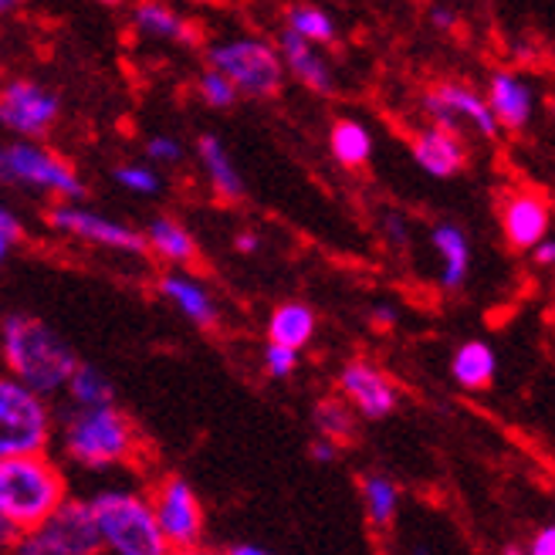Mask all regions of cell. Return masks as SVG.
<instances>
[{
    "label": "cell",
    "instance_id": "6da1fadb",
    "mask_svg": "<svg viewBox=\"0 0 555 555\" xmlns=\"http://www.w3.org/2000/svg\"><path fill=\"white\" fill-rule=\"evenodd\" d=\"M54 443H59L62 464L86 475H113L132 467L143 454L139 427L119 403L68 406L62 424L54 427Z\"/></svg>",
    "mask_w": 555,
    "mask_h": 555
},
{
    "label": "cell",
    "instance_id": "7a4b0ae2",
    "mask_svg": "<svg viewBox=\"0 0 555 555\" xmlns=\"http://www.w3.org/2000/svg\"><path fill=\"white\" fill-rule=\"evenodd\" d=\"M75 366V349L44 319L31 312L0 315V370L4 373L51 400L65 393Z\"/></svg>",
    "mask_w": 555,
    "mask_h": 555
},
{
    "label": "cell",
    "instance_id": "3957f363",
    "mask_svg": "<svg viewBox=\"0 0 555 555\" xmlns=\"http://www.w3.org/2000/svg\"><path fill=\"white\" fill-rule=\"evenodd\" d=\"M72 498L65 464L48 451L0 461V518L11 532H31Z\"/></svg>",
    "mask_w": 555,
    "mask_h": 555
},
{
    "label": "cell",
    "instance_id": "277c9868",
    "mask_svg": "<svg viewBox=\"0 0 555 555\" xmlns=\"http://www.w3.org/2000/svg\"><path fill=\"white\" fill-rule=\"evenodd\" d=\"M102 555H170L150 491L132 485H102L89 498Z\"/></svg>",
    "mask_w": 555,
    "mask_h": 555
},
{
    "label": "cell",
    "instance_id": "5b68a950",
    "mask_svg": "<svg viewBox=\"0 0 555 555\" xmlns=\"http://www.w3.org/2000/svg\"><path fill=\"white\" fill-rule=\"evenodd\" d=\"M0 190H24L51 201H86V177L41 139H0Z\"/></svg>",
    "mask_w": 555,
    "mask_h": 555
},
{
    "label": "cell",
    "instance_id": "8992f818",
    "mask_svg": "<svg viewBox=\"0 0 555 555\" xmlns=\"http://www.w3.org/2000/svg\"><path fill=\"white\" fill-rule=\"evenodd\" d=\"M204 65L224 75L241 99L268 102L285 89V65L278 44L261 35H231L204 48Z\"/></svg>",
    "mask_w": 555,
    "mask_h": 555
},
{
    "label": "cell",
    "instance_id": "52a82bcc",
    "mask_svg": "<svg viewBox=\"0 0 555 555\" xmlns=\"http://www.w3.org/2000/svg\"><path fill=\"white\" fill-rule=\"evenodd\" d=\"M54 427L51 400L0 370V461L51 451Z\"/></svg>",
    "mask_w": 555,
    "mask_h": 555
},
{
    "label": "cell",
    "instance_id": "ba28073f",
    "mask_svg": "<svg viewBox=\"0 0 555 555\" xmlns=\"http://www.w3.org/2000/svg\"><path fill=\"white\" fill-rule=\"evenodd\" d=\"M44 220L54 234L68 237L72 244H86V247H95V251L122 255V258L146 255L143 231L99 207H89L86 201H54Z\"/></svg>",
    "mask_w": 555,
    "mask_h": 555
},
{
    "label": "cell",
    "instance_id": "9c48e42d",
    "mask_svg": "<svg viewBox=\"0 0 555 555\" xmlns=\"http://www.w3.org/2000/svg\"><path fill=\"white\" fill-rule=\"evenodd\" d=\"M62 122V95L38 78L0 81V132L14 139H48Z\"/></svg>",
    "mask_w": 555,
    "mask_h": 555
},
{
    "label": "cell",
    "instance_id": "30bf717a",
    "mask_svg": "<svg viewBox=\"0 0 555 555\" xmlns=\"http://www.w3.org/2000/svg\"><path fill=\"white\" fill-rule=\"evenodd\" d=\"M150 502H153L156 525H159L166 545H170V552L204 545V532H207L204 498L186 478L163 475L156 481V488L150 491Z\"/></svg>",
    "mask_w": 555,
    "mask_h": 555
},
{
    "label": "cell",
    "instance_id": "8fae6325",
    "mask_svg": "<svg viewBox=\"0 0 555 555\" xmlns=\"http://www.w3.org/2000/svg\"><path fill=\"white\" fill-rule=\"evenodd\" d=\"M424 105V116L430 126H440L448 132H475L488 143H494L498 135H502V126H498L494 113L488 108V99L485 92L464 86V81H437L430 86L421 99Z\"/></svg>",
    "mask_w": 555,
    "mask_h": 555
},
{
    "label": "cell",
    "instance_id": "7c38bea8",
    "mask_svg": "<svg viewBox=\"0 0 555 555\" xmlns=\"http://www.w3.org/2000/svg\"><path fill=\"white\" fill-rule=\"evenodd\" d=\"M336 393L356 410V416H363V421H386L400 403L397 383L383 366H376L373 359H349V363H343L336 376Z\"/></svg>",
    "mask_w": 555,
    "mask_h": 555
},
{
    "label": "cell",
    "instance_id": "4fadbf2b",
    "mask_svg": "<svg viewBox=\"0 0 555 555\" xmlns=\"http://www.w3.org/2000/svg\"><path fill=\"white\" fill-rule=\"evenodd\" d=\"M156 292L186 325L201 328V332H214L220 325V319H224L210 285L201 274H193L190 268H166L156 278Z\"/></svg>",
    "mask_w": 555,
    "mask_h": 555
},
{
    "label": "cell",
    "instance_id": "5bb4252c",
    "mask_svg": "<svg viewBox=\"0 0 555 555\" xmlns=\"http://www.w3.org/2000/svg\"><path fill=\"white\" fill-rule=\"evenodd\" d=\"M129 24L135 38L170 48H193L201 41V27L193 24L180 8L166 4V0H132Z\"/></svg>",
    "mask_w": 555,
    "mask_h": 555
},
{
    "label": "cell",
    "instance_id": "9a60e30c",
    "mask_svg": "<svg viewBox=\"0 0 555 555\" xmlns=\"http://www.w3.org/2000/svg\"><path fill=\"white\" fill-rule=\"evenodd\" d=\"M488 108L494 113L502 132H525L535 119V89L532 81L512 72V68H498L488 78L485 89Z\"/></svg>",
    "mask_w": 555,
    "mask_h": 555
},
{
    "label": "cell",
    "instance_id": "2e32d148",
    "mask_svg": "<svg viewBox=\"0 0 555 555\" xmlns=\"http://www.w3.org/2000/svg\"><path fill=\"white\" fill-rule=\"evenodd\" d=\"M410 156L421 170L434 180H451L457 173H464L467 166V143L464 135L448 132L440 126H424L410 135Z\"/></svg>",
    "mask_w": 555,
    "mask_h": 555
},
{
    "label": "cell",
    "instance_id": "e0dca14e",
    "mask_svg": "<svg viewBox=\"0 0 555 555\" xmlns=\"http://www.w3.org/2000/svg\"><path fill=\"white\" fill-rule=\"evenodd\" d=\"M502 234L515 251H532V247L548 237L552 210L532 190H512L502 201Z\"/></svg>",
    "mask_w": 555,
    "mask_h": 555
},
{
    "label": "cell",
    "instance_id": "ac0fdd59",
    "mask_svg": "<svg viewBox=\"0 0 555 555\" xmlns=\"http://www.w3.org/2000/svg\"><path fill=\"white\" fill-rule=\"evenodd\" d=\"M278 54H282V65H285V75L295 78L301 89H309L312 95H332L336 92V72H332L325 51L319 44H309L301 41L298 35L285 31L278 35Z\"/></svg>",
    "mask_w": 555,
    "mask_h": 555
},
{
    "label": "cell",
    "instance_id": "d6986e66",
    "mask_svg": "<svg viewBox=\"0 0 555 555\" xmlns=\"http://www.w3.org/2000/svg\"><path fill=\"white\" fill-rule=\"evenodd\" d=\"M193 156H197L201 173L210 186V197L217 204H241L247 193H244V177L237 170V163L228 150V143L214 132H204L193 146Z\"/></svg>",
    "mask_w": 555,
    "mask_h": 555
},
{
    "label": "cell",
    "instance_id": "ffe728a7",
    "mask_svg": "<svg viewBox=\"0 0 555 555\" xmlns=\"http://www.w3.org/2000/svg\"><path fill=\"white\" fill-rule=\"evenodd\" d=\"M143 241H146V255H153L166 268H193L201 261L197 237L173 214L150 217L143 228Z\"/></svg>",
    "mask_w": 555,
    "mask_h": 555
},
{
    "label": "cell",
    "instance_id": "44dd1931",
    "mask_svg": "<svg viewBox=\"0 0 555 555\" xmlns=\"http://www.w3.org/2000/svg\"><path fill=\"white\" fill-rule=\"evenodd\" d=\"M430 247L440 264V288L443 292H461L470 278V237L454 220H440L430 228Z\"/></svg>",
    "mask_w": 555,
    "mask_h": 555
},
{
    "label": "cell",
    "instance_id": "7402d4cb",
    "mask_svg": "<svg viewBox=\"0 0 555 555\" xmlns=\"http://www.w3.org/2000/svg\"><path fill=\"white\" fill-rule=\"evenodd\" d=\"M319 332V315L309 301H298L288 298L282 305H274L268 322H264V343H278V346H288V349H305L312 346Z\"/></svg>",
    "mask_w": 555,
    "mask_h": 555
},
{
    "label": "cell",
    "instance_id": "603a6c76",
    "mask_svg": "<svg viewBox=\"0 0 555 555\" xmlns=\"http://www.w3.org/2000/svg\"><path fill=\"white\" fill-rule=\"evenodd\" d=\"M494 373H498V356L485 339H467L451 356V376L461 390H470V393L488 390L494 383Z\"/></svg>",
    "mask_w": 555,
    "mask_h": 555
},
{
    "label": "cell",
    "instance_id": "cb8c5ba5",
    "mask_svg": "<svg viewBox=\"0 0 555 555\" xmlns=\"http://www.w3.org/2000/svg\"><path fill=\"white\" fill-rule=\"evenodd\" d=\"M359 498H363V515L373 529L390 532L400 515V485L383 470H370L359 478Z\"/></svg>",
    "mask_w": 555,
    "mask_h": 555
},
{
    "label": "cell",
    "instance_id": "d4e9b609",
    "mask_svg": "<svg viewBox=\"0 0 555 555\" xmlns=\"http://www.w3.org/2000/svg\"><path fill=\"white\" fill-rule=\"evenodd\" d=\"M328 153L346 170H363L373 159V132L359 119H336L328 129Z\"/></svg>",
    "mask_w": 555,
    "mask_h": 555
},
{
    "label": "cell",
    "instance_id": "484cf974",
    "mask_svg": "<svg viewBox=\"0 0 555 555\" xmlns=\"http://www.w3.org/2000/svg\"><path fill=\"white\" fill-rule=\"evenodd\" d=\"M62 397L68 400V406H105V403H116V383L99 366L78 359V366L72 370Z\"/></svg>",
    "mask_w": 555,
    "mask_h": 555
},
{
    "label": "cell",
    "instance_id": "4316f807",
    "mask_svg": "<svg viewBox=\"0 0 555 555\" xmlns=\"http://www.w3.org/2000/svg\"><path fill=\"white\" fill-rule=\"evenodd\" d=\"M285 31L298 35L301 41H309V44L328 48V44H336V38H339V24L328 11H322L315 4H292L285 11Z\"/></svg>",
    "mask_w": 555,
    "mask_h": 555
},
{
    "label": "cell",
    "instance_id": "83f0119b",
    "mask_svg": "<svg viewBox=\"0 0 555 555\" xmlns=\"http://www.w3.org/2000/svg\"><path fill=\"white\" fill-rule=\"evenodd\" d=\"M312 424H315V437H325L332 443H349L356 437V410L336 393V397H322L312 406Z\"/></svg>",
    "mask_w": 555,
    "mask_h": 555
},
{
    "label": "cell",
    "instance_id": "f1b7e54d",
    "mask_svg": "<svg viewBox=\"0 0 555 555\" xmlns=\"http://www.w3.org/2000/svg\"><path fill=\"white\" fill-rule=\"evenodd\" d=\"M113 183L122 193H132V197H143V201L159 197L163 186H166L159 166H153L146 159H122V163H116L113 166Z\"/></svg>",
    "mask_w": 555,
    "mask_h": 555
},
{
    "label": "cell",
    "instance_id": "f546056e",
    "mask_svg": "<svg viewBox=\"0 0 555 555\" xmlns=\"http://www.w3.org/2000/svg\"><path fill=\"white\" fill-rule=\"evenodd\" d=\"M197 99L207 108H214V113H231V108L241 102V95H237V89L231 86V81L220 75V72L207 68V65L197 75Z\"/></svg>",
    "mask_w": 555,
    "mask_h": 555
},
{
    "label": "cell",
    "instance_id": "4dcf8cb0",
    "mask_svg": "<svg viewBox=\"0 0 555 555\" xmlns=\"http://www.w3.org/2000/svg\"><path fill=\"white\" fill-rule=\"evenodd\" d=\"M143 159L153 166H180L186 159V146L180 135L170 132H153L143 143Z\"/></svg>",
    "mask_w": 555,
    "mask_h": 555
},
{
    "label": "cell",
    "instance_id": "1f68e13d",
    "mask_svg": "<svg viewBox=\"0 0 555 555\" xmlns=\"http://www.w3.org/2000/svg\"><path fill=\"white\" fill-rule=\"evenodd\" d=\"M4 555H68V552L48 532V525H38L31 532H17Z\"/></svg>",
    "mask_w": 555,
    "mask_h": 555
},
{
    "label": "cell",
    "instance_id": "d6a6232c",
    "mask_svg": "<svg viewBox=\"0 0 555 555\" xmlns=\"http://www.w3.org/2000/svg\"><path fill=\"white\" fill-rule=\"evenodd\" d=\"M298 363H301L298 349L278 346V343H264V349H261V370L271 379H292L298 373Z\"/></svg>",
    "mask_w": 555,
    "mask_h": 555
},
{
    "label": "cell",
    "instance_id": "836d02e7",
    "mask_svg": "<svg viewBox=\"0 0 555 555\" xmlns=\"http://www.w3.org/2000/svg\"><path fill=\"white\" fill-rule=\"evenodd\" d=\"M24 241V220L21 214L0 201V268L8 264V258L14 255V247Z\"/></svg>",
    "mask_w": 555,
    "mask_h": 555
},
{
    "label": "cell",
    "instance_id": "e575fe53",
    "mask_svg": "<svg viewBox=\"0 0 555 555\" xmlns=\"http://www.w3.org/2000/svg\"><path fill=\"white\" fill-rule=\"evenodd\" d=\"M529 555H555V521L552 525H542V529L532 535L529 548H525Z\"/></svg>",
    "mask_w": 555,
    "mask_h": 555
},
{
    "label": "cell",
    "instance_id": "d590c367",
    "mask_svg": "<svg viewBox=\"0 0 555 555\" xmlns=\"http://www.w3.org/2000/svg\"><path fill=\"white\" fill-rule=\"evenodd\" d=\"M383 231H386V237H390L393 247H406V244H410L406 220H403L400 214H390V217H386V220H383Z\"/></svg>",
    "mask_w": 555,
    "mask_h": 555
},
{
    "label": "cell",
    "instance_id": "8d00e7d4",
    "mask_svg": "<svg viewBox=\"0 0 555 555\" xmlns=\"http://www.w3.org/2000/svg\"><path fill=\"white\" fill-rule=\"evenodd\" d=\"M430 24L437 27L440 35H451L454 27L461 24V17L451 11V8H443V4H437V8H430Z\"/></svg>",
    "mask_w": 555,
    "mask_h": 555
},
{
    "label": "cell",
    "instance_id": "74e56055",
    "mask_svg": "<svg viewBox=\"0 0 555 555\" xmlns=\"http://www.w3.org/2000/svg\"><path fill=\"white\" fill-rule=\"evenodd\" d=\"M397 319H400V312L393 309L390 301L373 305V312H370V322H373L376 328H393V325H397Z\"/></svg>",
    "mask_w": 555,
    "mask_h": 555
},
{
    "label": "cell",
    "instance_id": "f35d334b",
    "mask_svg": "<svg viewBox=\"0 0 555 555\" xmlns=\"http://www.w3.org/2000/svg\"><path fill=\"white\" fill-rule=\"evenodd\" d=\"M339 443H332V440H325V437H315L312 440V461H319V464H332L339 457Z\"/></svg>",
    "mask_w": 555,
    "mask_h": 555
},
{
    "label": "cell",
    "instance_id": "ab89813d",
    "mask_svg": "<svg viewBox=\"0 0 555 555\" xmlns=\"http://www.w3.org/2000/svg\"><path fill=\"white\" fill-rule=\"evenodd\" d=\"M532 258H535V264H542V268H555V237H542V241L532 247Z\"/></svg>",
    "mask_w": 555,
    "mask_h": 555
},
{
    "label": "cell",
    "instance_id": "60d3db41",
    "mask_svg": "<svg viewBox=\"0 0 555 555\" xmlns=\"http://www.w3.org/2000/svg\"><path fill=\"white\" fill-rule=\"evenodd\" d=\"M234 247L241 255H258L261 251V237L255 234V231H241L237 237H234Z\"/></svg>",
    "mask_w": 555,
    "mask_h": 555
},
{
    "label": "cell",
    "instance_id": "b9f144b4",
    "mask_svg": "<svg viewBox=\"0 0 555 555\" xmlns=\"http://www.w3.org/2000/svg\"><path fill=\"white\" fill-rule=\"evenodd\" d=\"M224 555H274V552H268V548L258 545V542H237V545L224 548Z\"/></svg>",
    "mask_w": 555,
    "mask_h": 555
},
{
    "label": "cell",
    "instance_id": "7bdbcfd3",
    "mask_svg": "<svg viewBox=\"0 0 555 555\" xmlns=\"http://www.w3.org/2000/svg\"><path fill=\"white\" fill-rule=\"evenodd\" d=\"M170 555H224L220 548H207V545H193V548H173Z\"/></svg>",
    "mask_w": 555,
    "mask_h": 555
},
{
    "label": "cell",
    "instance_id": "ee69618b",
    "mask_svg": "<svg viewBox=\"0 0 555 555\" xmlns=\"http://www.w3.org/2000/svg\"><path fill=\"white\" fill-rule=\"evenodd\" d=\"M24 4H27V0H0V17H11V14H17Z\"/></svg>",
    "mask_w": 555,
    "mask_h": 555
},
{
    "label": "cell",
    "instance_id": "f6af8a7d",
    "mask_svg": "<svg viewBox=\"0 0 555 555\" xmlns=\"http://www.w3.org/2000/svg\"><path fill=\"white\" fill-rule=\"evenodd\" d=\"M11 539H14V532H11V525L0 518V555L8 552V545H11Z\"/></svg>",
    "mask_w": 555,
    "mask_h": 555
},
{
    "label": "cell",
    "instance_id": "bcb514c9",
    "mask_svg": "<svg viewBox=\"0 0 555 555\" xmlns=\"http://www.w3.org/2000/svg\"><path fill=\"white\" fill-rule=\"evenodd\" d=\"M502 555H529V552H525L521 545H505V552Z\"/></svg>",
    "mask_w": 555,
    "mask_h": 555
},
{
    "label": "cell",
    "instance_id": "7dc6e473",
    "mask_svg": "<svg viewBox=\"0 0 555 555\" xmlns=\"http://www.w3.org/2000/svg\"><path fill=\"white\" fill-rule=\"evenodd\" d=\"M410 555H430V552H427V548H421V545H416V548H413Z\"/></svg>",
    "mask_w": 555,
    "mask_h": 555
},
{
    "label": "cell",
    "instance_id": "c3c4849f",
    "mask_svg": "<svg viewBox=\"0 0 555 555\" xmlns=\"http://www.w3.org/2000/svg\"><path fill=\"white\" fill-rule=\"evenodd\" d=\"M102 4H126V0H102Z\"/></svg>",
    "mask_w": 555,
    "mask_h": 555
},
{
    "label": "cell",
    "instance_id": "681fc988",
    "mask_svg": "<svg viewBox=\"0 0 555 555\" xmlns=\"http://www.w3.org/2000/svg\"><path fill=\"white\" fill-rule=\"evenodd\" d=\"M190 4H207V0H190Z\"/></svg>",
    "mask_w": 555,
    "mask_h": 555
}]
</instances>
